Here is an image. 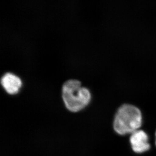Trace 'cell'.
Here are the masks:
<instances>
[{"label": "cell", "mask_w": 156, "mask_h": 156, "mask_svg": "<svg viewBox=\"0 0 156 156\" xmlns=\"http://www.w3.org/2000/svg\"><path fill=\"white\" fill-rule=\"evenodd\" d=\"M143 122L140 109L133 105L124 104L117 111L114 119L115 131L120 135L132 134L139 130Z\"/></svg>", "instance_id": "6da1fadb"}, {"label": "cell", "mask_w": 156, "mask_h": 156, "mask_svg": "<svg viewBox=\"0 0 156 156\" xmlns=\"http://www.w3.org/2000/svg\"><path fill=\"white\" fill-rule=\"evenodd\" d=\"M62 97L68 110L77 112L89 103L91 94L87 88L81 86L79 80L72 79L64 83Z\"/></svg>", "instance_id": "7a4b0ae2"}, {"label": "cell", "mask_w": 156, "mask_h": 156, "mask_svg": "<svg viewBox=\"0 0 156 156\" xmlns=\"http://www.w3.org/2000/svg\"><path fill=\"white\" fill-rule=\"evenodd\" d=\"M130 143L133 150L136 153H143L150 149L148 136L142 130H138L131 134Z\"/></svg>", "instance_id": "3957f363"}, {"label": "cell", "mask_w": 156, "mask_h": 156, "mask_svg": "<svg viewBox=\"0 0 156 156\" xmlns=\"http://www.w3.org/2000/svg\"><path fill=\"white\" fill-rule=\"evenodd\" d=\"M1 83L7 93L14 94L17 93L22 82L20 78L11 72H7L2 77Z\"/></svg>", "instance_id": "277c9868"}, {"label": "cell", "mask_w": 156, "mask_h": 156, "mask_svg": "<svg viewBox=\"0 0 156 156\" xmlns=\"http://www.w3.org/2000/svg\"></svg>", "instance_id": "5b68a950"}]
</instances>
